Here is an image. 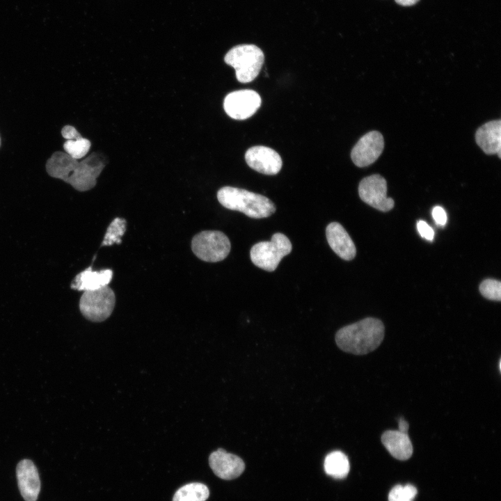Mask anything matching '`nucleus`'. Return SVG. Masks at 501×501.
Segmentation results:
<instances>
[{"mask_svg": "<svg viewBox=\"0 0 501 501\" xmlns=\"http://www.w3.org/2000/svg\"><path fill=\"white\" fill-rule=\"evenodd\" d=\"M0 146H1V138H0Z\"/></svg>", "mask_w": 501, "mask_h": 501, "instance_id": "29", "label": "nucleus"}, {"mask_svg": "<svg viewBox=\"0 0 501 501\" xmlns=\"http://www.w3.org/2000/svg\"><path fill=\"white\" fill-rule=\"evenodd\" d=\"M419 0H395V1L401 6H408L415 4Z\"/></svg>", "mask_w": 501, "mask_h": 501, "instance_id": "28", "label": "nucleus"}, {"mask_svg": "<svg viewBox=\"0 0 501 501\" xmlns=\"http://www.w3.org/2000/svg\"><path fill=\"white\" fill-rule=\"evenodd\" d=\"M475 141L485 154H497L500 158L501 120H491L479 127L475 133Z\"/></svg>", "mask_w": 501, "mask_h": 501, "instance_id": "15", "label": "nucleus"}, {"mask_svg": "<svg viewBox=\"0 0 501 501\" xmlns=\"http://www.w3.org/2000/svg\"><path fill=\"white\" fill-rule=\"evenodd\" d=\"M115 304V293L106 286L97 290L84 292L79 300V310L88 320L100 322L111 316Z\"/></svg>", "mask_w": 501, "mask_h": 501, "instance_id": "7", "label": "nucleus"}, {"mask_svg": "<svg viewBox=\"0 0 501 501\" xmlns=\"http://www.w3.org/2000/svg\"><path fill=\"white\" fill-rule=\"evenodd\" d=\"M360 199L382 212H388L394 207V200L387 197V182L384 177L374 174L363 178L358 186Z\"/></svg>", "mask_w": 501, "mask_h": 501, "instance_id": "8", "label": "nucleus"}, {"mask_svg": "<svg viewBox=\"0 0 501 501\" xmlns=\"http://www.w3.org/2000/svg\"><path fill=\"white\" fill-rule=\"evenodd\" d=\"M105 165V158L96 152L79 161L65 152L56 151L45 167L49 176L62 180L79 191H86L96 185Z\"/></svg>", "mask_w": 501, "mask_h": 501, "instance_id": "1", "label": "nucleus"}, {"mask_svg": "<svg viewBox=\"0 0 501 501\" xmlns=\"http://www.w3.org/2000/svg\"><path fill=\"white\" fill-rule=\"evenodd\" d=\"M417 229L420 236L428 241H432L434 237V231L432 228L424 221L417 223Z\"/></svg>", "mask_w": 501, "mask_h": 501, "instance_id": "24", "label": "nucleus"}, {"mask_svg": "<svg viewBox=\"0 0 501 501\" xmlns=\"http://www.w3.org/2000/svg\"><path fill=\"white\" fill-rule=\"evenodd\" d=\"M112 277L113 271L110 269L93 271L89 267L74 277L70 287L78 291H94L108 286Z\"/></svg>", "mask_w": 501, "mask_h": 501, "instance_id": "16", "label": "nucleus"}, {"mask_svg": "<svg viewBox=\"0 0 501 501\" xmlns=\"http://www.w3.org/2000/svg\"><path fill=\"white\" fill-rule=\"evenodd\" d=\"M90 141L82 136L76 139L66 140L63 143L65 153L75 159H79L87 154L90 148Z\"/></svg>", "mask_w": 501, "mask_h": 501, "instance_id": "21", "label": "nucleus"}, {"mask_svg": "<svg viewBox=\"0 0 501 501\" xmlns=\"http://www.w3.org/2000/svg\"><path fill=\"white\" fill-rule=\"evenodd\" d=\"M384 325L376 318L367 317L339 329L335 340L343 351L364 355L375 350L384 337Z\"/></svg>", "mask_w": 501, "mask_h": 501, "instance_id": "2", "label": "nucleus"}, {"mask_svg": "<svg viewBox=\"0 0 501 501\" xmlns=\"http://www.w3.org/2000/svg\"><path fill=\"white\" fill-rule=\"evenodd\" d=\"M245 159L252 169L265 175H276L281 169L282 159L274 150L262 145L253 146L245 154Z\"/></svg>", "mask_w": 501, "mask_h": 501, "instance_id": "11", "label": "nucleus"}, {"mask_svg": "<svg viewBox=\"0 0 501 501\" xmlns=\"http://www.w3.org/2000/svg\"><path fill=\"white\" fill-rule=\"evenodd\" d=\"M291 241L284 234L276 232L269 241L254 244L250 250L253 263L267 271H273L283 257L291 253Z\"/></svg>", "mask_w": 501, "mask_h": 501, "instance_id": "5", "label": "nucleus"}, {"mask_svg": "<svg viewBox=\"0 0 501 501\" xmlns=\"http://www.w3.org/2000/svg\"><path fill=\"white\" fill-rule=\"evenodd\" d=\"M127 228V221L123 218L116 217L109 224L102 241V246L120 244L121 237L124 235Z\"/></svg>", "mask_w": 501, "mask_h": 501, "instance_id": "20", "label": "nucleus"}, {"mask_svg": "<svg viewBox=\"0 0 501 501\" xmlns=\"http://www.w3.org/2000/svg\"><path fill=\"white\" fill-rule=\"evenodd\" d=\"M381 442L389 453L399 460H406L413 454V445L407 433L388 430L381 436Z\"/></svg>", "mask_w": 501, "mask_h": 501, "instance_id": "17", "label": "nucleus"}, {"mask_svg": "<svg viewBox=\"0 0 501 501\" xmlns=\"http://www.w3.org/2000/svg\"><path fill=\"white\" fill-rule=\"evenodd\" d=\"M20 493L25 501H36L40 491L38 469L30 459L20 461L16 468Z\"/></svg>", "mask_w": 501, "mask_h": 501, "instance_id": "13", "label": "nucleus"}, {"mask_svg": "<svg viewBox=\"0 0 501 501\" xmlns=\"http://www.w3.org/2000/svg\"><path fill=\"white\" fill-rule=\"evenodd\" d=\"M384 148V139L378 131L363 135L352 148L351 158L358 167L367 166L376 161Z\"/></svg>", "mask_w": 501, "mask_h": 501, "instance_id": "10", "label": "nucleus"}, {"mask_svg": "<svg viewBox=\"0 0 501 501\" xmlns=\"http://www.w3.org/2000/svg\"><path fill=\"white\" fill-rule=\"evenodd\" d=\"M326 235L330 247L340 257L345 260L354 258L356 253L355 244L341 224L337 222L329 223Z\"/></svg>", "mask_w": 501, "mask_h": 501, "instance_id": "14", "label": "nucleus"}, {"mask_svg": "<svg viewBox=\"0 0 501 501\" xmlns=\"http://www.w3.org/2000/svg\"><path fill=\"white\" fill-rule=\"evenodd\" d=\"M231 248L228 237L218 230H205L196 234L191 241V250L200 260L217 262L224 260Z\"/></svg>", "mask_w": 501, "mask_h": 501, "instance_id": "6", "label": "nucleus"}, {"mask_svg": "<svg viewBox=\"0 0 501 501\" xmlns=\"http://www.w3.org/2000/svg\"><path fill=\"white\" fill-rule=\"evenodd\" d=\"M349 461L347 456L340 451H334L328 454L324 461V470L327 475L342 479L349 472Z\"/></svg>", "mask_w": 501, "mask_h": 501, "instance_id": "18", "label": "nucleus"}, {"mask_svg": "<svg viewBox=\"0 0 501 501\" xmlns=\"http://www.w3.org/2000/svg\"><path fill=\"white\" fill-rule=\"evenodd\" d=\"M264 56L255 45H239L230 49L224 57L226 64L235 70L237 79L249 83L258 75L264 63Z\"/></svg>", "mask_w": 501, "mask_h": 501, "instance_id": "4", "label": "nucleus"}, {"mask_svg": "<svg viewBox=\"0 0 501 501\" xmlns=\"http://www.w3.org/2000/svg\"><path fill=\"white\" fill-rule=\"evenodd\" d=\"M217 198L224 207L244 213L253 218H267L276 211L268 198L246 189L223 186L217 192Z\"/></svg>", "mask_w": 501, "mask_h": 501, "instance_id": "3", "label": "nucleus"}, {"mask_svg": "<svg viewBox=\"0 0 501 501\" xmlns=\"http://www.w3.org/2000/svg\"><path fill=\"white\" fill-rule=\"evenodd\" d=\"M209 495L207 486L202 483H189L180 487L173 501H206Z\"/></svg>", "mask_w": 501, "mask_h": 501, "instance_id": "19", "label": "nucleus"}, {"mask_svg": "<svg viewBox=\"0 0 501 501\" xmlns=\"http://www.w3.org/2000/svg\"><path fill=\"white\" fill-rule=\"evenodd\" d=\"M408 429V423L403 418H400L399 420V431H400L403 433H407Z\"/></svg>", "mask_w": 501, "mask_h": 501, "instance_id": "27", "label": "nucleus"}, {"mask_svg": "<svg viewBox=\"0 0 501 501\" xmlns=\"http://www.w3.org/2000/svg\"><path fill=\"white\" fill-rule=\"evenodd\" d=\"M417 493L416 488L411 484H399L390 491L388 501H413Z\"/></svg>", "mask_w": 501, "mask_h": 501, "instance_id": "22", "label": "nucleus"}, {"mask_svg": "<svg viewBox=\"0 0 501 501\" xmlns=\"http://www.w3.org/2000/svg\"><path fill=\"white\" fill-rule=\"evenodd\" d=\"M261 102V97L257 92L243 89L228 94L223 101V108L230 118L245 120L257 111Z\"/></svg>", "mask_w": 501, "mask_h": 501, "instance_id": "9", "label": "nucleus"}, {"mask_svg": "<svg viewBox=\"0 0 501 501\" xmlns=\"http://www.w3.org/2000/svg\"><path fill=\"white\" fill-rule=\"evenodd\" d=\"M61 134L67 140L76 139L81 136L79 132L71 125L64 126L61 129Z\"/></svg>", "mask_w": 501, "mask_h": 501, "instance_id": "26", "label": "nucleus"}, {"mask_svg": "<svg viewBox=\"0 0 501 501\" xmlns=\"http://www.w3.org/2000/svg\"><path fill=\"white\" fill-rule=\"evenodd\" d=\"M432 216L436 225L444 226L447 223V214L440 206H436L432 210Z\"/></svg>", "mask_w": 501, "mask_h": 501, "instance_id": "25", "label": "nucleus"}, {"mask_svg": "<svg viewBox=\"0 0 501 501\" xmlns=\"http://www.w3.org/2000/svg\"><path fill=\"white\" fill-rule=\"evenodd\" d=\"M479 291L487 299L500 301L501 299V283L494 279H486L479 285Z\"/></svg>", "mask_w": 501, "mask_h": 501, "instance_id": "23", "label": "nucleus"}, {"mask_svg": "<svg viewBox=\"0 0 501 501\" xmlns=\"http://www.w3.org/2000/svg\"><path fill=\"white\" fill-rule=\"evenodd\" d=\"M209 464L214 473L223 479L238 477L244 472L245 464L238 456L219 448L209 455Z\"/></svg>", "mask_w": 501, "mask_h": 501, "instance_id": "12", "label": "nucleus"}]
</instances>
